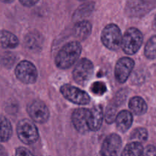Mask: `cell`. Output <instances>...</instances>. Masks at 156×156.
<instances>
[{
    "label": "cell",
    "instance_id": "6da1fadb",
    "mask_svg": "<svg viewBox=\"0 0 156 156\" xmlns=\"http://www.w3.org/2000/svg\"><path fill=\"white\" fill-rule=\"evenodd\" d=\"M82 52V46L79 41L67 43L61 48L55 60L56 65L60 69L71 67L79 59Z\"/></svg>",
    "mask_w": 156,
    "mask_h": 156
},
{
    "label": "cell",
    "instance_id": "7a4b0ae2",
    "mask_svg": "<svg viewBox=\"0 0 156 156\" xmlns=\"http://www.w3.org/2000/svg\"><path fill=\"white\" fill-rule=\"evenodd\" d=\"M143 42V35L142 32L136 28H130L126 31L122 38L121 47L125 53L133 55L140 50Z\"/></svg>",
    "mask_w": 156,
    "mask_h": 156
},
{
    "label": "cell",
    "instance_id": "3957f363",
    "mask_svg": "<svg viewBox=\"0 0 156 156\" xmlns=\"http://www.w3.org/2000/svg\"><path fill=\"white\" fill-rule=\"evenodd\" d=\"M122 34L120 28L114 24H109L101 32V41L107 48L117 50L121 47Z\"/></svg>",
    "mask_w": 156,
    "mask_h": 156
},
{
    "label": "cell",
    "instance_id": "277c9868",
    "mask_svg": "<svg viewBox=\"0 0 156 156\" xmlns=\"http://www.w3.org/2000/svg\"><path fill=\"white\" fill-rule=\"evenodd\" d=\"M17 134L23 143L34 144L39 138L37 128L32 121L27 119H21L17 125Z\"/></svg>",
    "mask_w": 156,
    "mask_h": 156
},
{
    "label": "cell",
    "instance_id": "5b68a950",
    "mask_svg": "<svg viewBox=\"0 0 156 156\" xmlns=\"http://www.w3.org/2000/svg\"><path fill=\"white\" fill-rule=\"evenodd\" d=\"M94 73V65L90 60L83 58L78 61L73 70V78L78 84L84 86L89 81Z\"/></svg>",
    "mask_w": 156,
    "mask_h": 156
},
{
    "label": "cell",
    "instance_id": "8992f818",
    "mask_svg": "<svg viewBox=\"0 0 156 156\" xmlns=\"http://www.w3.org/2000/svg\"><path fill=\"white\" fill-rule=\"evenodd\" d=\"M60 92L67 100L73 103L87 105L91 100L89 95L86 92L69 84L62 85L60 88Z\"/></svg>",
    "mask_w": 156,
    "mask_h": 156
},
{
    "label": "cell",
    "instance_id": "52a82bcc",
    "mask_svg": "<svg viewBox=\"0 0 156 156\" xmlns=\"http://www.w3.org/2000/svg\"><path fill=\"white\" fill-rule=\"evenodd\" d=\"M15 75L21 82L30 84L36 82L37 78V70L31 62L22 61L15 68Z\"/></svg>",
    "mask_w": 156,
    "mask_h": 156
},
{
    "label": "cell",
    "instance_id": "ba28073f",
    "mask_svg": "<svg viewBox=\"0 0 156 156\" xmlns=\"http://www.w3.org/2000/svg\"><path fill=\"white\" fill-rule=\"evenodd\" d=\"M27 113L32 119L37 123H44L50 117V111L45 103L34 100L27 106Z\"/></svg>",
    "mask_w": 156,
    "mask_h": 156
},
{
    "label": "cell",
    "instance_id": "9c48e42d",
    "mask_svg": "<svg viewBox=\"0 0 156 156\" xmlns=\"http://www.w3.org/2000/svg\"><path fill=\"white\" fill-rule=\"evenodd\" d=\"M122 145V140L117 134H111L102 144L99 156H118Z\"/></svg>",
    "mask_w": 156,
    "mask_h": 156
},
{
    "label": "cell",
    "instance_id": "30bf717a",
    "mask_svg": "<svg viewBox=\"0 0 156 156\" xmlns=\"http://www.w3.org/2000/svg\"><path fill=\"white\" fill-rule=\"evenodd\" d=\"M135 62L129 58H122L117 61L114 70L115 78L120 84L126 82L133 71Z\"/></svg>",
    "mask_w": 156,
    "mask_h": 156
},
{
    "label": "cell",
    "instance_id": "8fae6325",
    "mask_svg": "<svg viewBox=\"0 0 156 156\" xmlns=\"http://www.w3.org/2000/svg\"><path fill=\"white\" fill-rule=\"evenodd\" d=\"M90 110L85 108H79L74 110L72 115V122L77 131L81 133H85L89 130L88 119H89Z\"/></svg>",
    "mask_w": 156,
    "mask_h": 156
},
{
    "label": "cell",
    "instance_id": "7c38bea8",
    "mask_svg": "<svg viewBox=\"0 0 156 156\" xmlns=\"http://www.w3.org/2000/svg\"><path fill=\"white\" fill-rule=\"evenodd\" d=\"M44 44L42 35L37 31H33L27 34L24 38V45L30 51L37 52L41 50Z\"/></svg>",
    "mask_w": 156,
    "mask_h": 156
},
{
    "label": "cell",
    "instance_id": "4fadbf2b",
    "mask_svg": "<svg viewBox=\"0 0 156 156\" xmlns=\"http://www.w3.org/2000/svg\"><path fill=\"white\" fill-rule=\"evenodd\" d=\"M104 119L103 108L101 105L93 106L90 110L89 119H88V128L91 131H98L100 129Z\"/></svg>",
    "mask_w": 156,
    "mask_h": 156
},
{
    "label": "cell",
    "instance_id": "5bb4252c",
    "mask_svg": "<svg viewBox=\"0 0 156 156\" xmlns=\"http://www.w3.org/2000/svg\"><path fill=\"white\" fill-rule=\"evenodd\" d=\"M91 29L92 26L91 23L88 21L82 20L78 21L75 24L73 28V35L75 38H77L78 41H85L91 35Z\"/></svg>",
    "mask_w": 156,
    "mask_h": 156
},
{
    "label": "cell",
    "instance_id": "9a60e30c",
    "mask_svg": "<svg viewBox=\"0 0 156 156\" xmlns=\"http://www.w3.org/2000/svg\"><path fill=\"white\" fill-rule=\"evenodd\" d=\"M115 120L118 130L122 132H125L129 130L132 125L133 118L130 112L127 110H123L117 114Z\"/></svg>",
    "mask_w": 156,
    "mask_h": 156
},
{
    "label": "cell",
    "instance_id": "2e32d148",
    "mask_svg": "<svg viewBox=\"0 0 156 156\" xmlns=\"http://www.w3.org/2000/svg\"><path fill=\"white\" fill-rule=\"evenodd\" d=\"M18 44V38L14 34L8 31H0V47L3 48H15Z\"/></svg>",
    "mask_w": 156,
    "mask_h": 156
},
{
    "label": "cell",
    "instance_id": "e0dca14e",
    "mask_svg": "<svg viewBox=\"0 0 156 156\" xmlns=\"http://www.w3.org/2000/svg\"><path fill=\"white\" fill-rule=\"evenodd\" d=\"M129 107L131 111L137 116L145 114L148 110L146 101L140 96H134L131 98L129 102Z\"/></svg>",
    "mask_w": 156,
    "mask_h": 156
},
{
    "label": "cell",
    "instance_id": "ac0fdd59",
    "mask_svg": "<svg viewBox=\"0 0 156 156\" xmlns=\"http://www.w3.org/2000/svg\"><path fill=\"white\" fill-rule=\"evenodd\" d=\"M12 134V124L4 116H0V142H7Z\"/></svg>",
    "mask_w": 156,
    "mask_h": 156
},
{
    "label": "cell",
    "instance_id": "d6986e66",
    "mask_svg": "<svg viewBox=\"0 0 156 156\" xmlns=\"http://www.w3.org/2000/svg\"><path fill=\"white\" fill-rule=\"evenodd\" d=\"M143 145L138 142H132L126 145L120 156H142L143 152Z\"/></svg>",
    "mask_w": 156,
    "mask_h": 156
},
{
    "label": "cell",
    "instance_id": "ffe728a7",
    "mask_svg": "<svg viewBox=\"0 0 156 156\" xmlns=\"http://www.w3.org/2000/svg\"><path fill=\"white\" fill-rule=\"evenodd\" d=\"M94 7V4L93 2L83 4L75 12L74 15H73V19L77 21H82L84 18L88 16L92 12Z\"/></svg>",
    "mask_w": 156,
    "mask_h": 156
},
{
    "label": "cell",
    "instance_id": "44dd1931",
    "mask_svg": "<svg viewBox=\"0 0 156 156\" xmlns=\"http://www.w3.org/2000/svg\"><path fill=\"white\" fill-rule=\"evenodd\" d=\"M145 55L149 59L156 58V35L152 36L146 43L145 47Z\"/></svg>",
    "mask_w": 156,
    "mask_h": 156
},
{
    "label": "cell",
    "instance_id": "7402d4cb",
    "mask_svg": "<svg viewBox=\"0 0 156 156\" xmlns=\"http://www.w3.org/2000/svg\"><path fill=\"white\" fill-rule=\"evenodd\" d=\"M148 139V132L145 128H137L133 131L130 136V139L133 140L134 142H138L142 143L147 140Z\"/></svg>",
    "mask_w": 156,
    "mask_h": 156
},
{
    "label": "cell",
    "instance_id": "603a6c76",
    "mask_svg": "<svg viewBox=\"0 0 156 156\" xmlns=\"http://www.w3.org/2000/svg\"><path fill=\"white\" fill-rule=\"evenodd\" d=\"M117 106L114 102H111L108 106L105 113V119L108 123H112L115 121L117 116Z\"/></svg>",
    "mask_w": 156,
    "mask_h": 156
},
{
    "label": "cell",
    "instance_id": "cb8c5ba5",
    "mask_svg": "<svg viewBox=\"0 0 156 156\" xmlns=\"http://www.w3.org/2000/svg\"><path fill=\"white\" fill-rule=\"evenodd\" d=\"M91 91L94 94L101 96L107 92V87L102 82H94L91 86Z\"/></svg>",
    "mask_w": 156,
    "mask_h": 156
},
{
    "label": "cell",
    "instance_id": "d4e9b609",
    "mask_svg": "<svg viewBox=\"0 0 156 156\" xmlns=\"http://www.w3.org/2000/svg\"><path fill=\"white\" fill-rule=\"evenodd\" d=\"M2 58V63L5 67H12L15 62V56L12 54V53H6Z\"/></svg>",
    "mask_w": 156,
    "mask_h": 156
},
{
    "label": "cell",
    "instance_id": "484cf974",
    "mask_svg": "<svg viewBox=\"0 0 156 156\" xmlns=\"http://www.w3.org/2000/svg\"><path fill=\"white\" fill-rule=\"evenodd\" d=\"M15 156H34L33 153L25 147H18L15 150Z\"/></svg>",
    "mask_w": 156,
    "mask_h": 156
},
{
    "label": "cell",
    "instance_id": "4316f807",
    "mask_svg": "<svg viewBox=\"0 0 156 156\" xmlns=\"http://www.w3.org/2000/svg\"><path fill=\"white\" fill-rule=\"evenodd\" d=\"M142 156H156V148L154 145H148L143 150Z\"/></svg>",
    "mask_w": 156,
    "mask_h": 156
},
{
    "label": "cell",
    "instance_id": "83f0119b",
    "mask_svg": "<svg viewBox=\"0 0 156 156\" xmlns=\"http://www.w3.org/2000/svg\"><path fill=\"white\" fill-rule=\"evenodd\" d=\"M20 2L24 6L27 7H31L39 2V0H19Z\"/></svg>",
    "mask_w": 156,
    "mask_h": 156
},
{
    "label": "cell",
    "instance_id": "f1b7e54d",
    "mask_svg": "<svg viewBox=\"0 0 156 156\" xmlns=\"http://www.w3.org/2000/svg\"><path fill=\"white\" fill-rule=\"evenodd\" d=\"M0 156H8L5 149L4 147L1 145H0Z\"/></svg>",
    "mask_w": 156,
    "mask_h": 156
},
{
    "label": "cell",
    "instance_id": "f546056e",
    "mask_svg": "<svg viewBox=\"0 0 156 156\" xmlns=\"http://www.w3.org/2000/svg\"><path fill=\"white\" fill-rule=\"evenodd\" d=\"M0 1L2 2H4V3H11V2H12L14 0H0Z\"/></svg>",
    "mask_w": 156,
    "mask_h": 156
},
{
    "label": "cell",
    "instance_id": "4dcf8cb0",
    "mask_svg": "<svg viewBox=\"0 0 156 156\" xmlns=\"http://www.w3.org/2000/svg\"><path fill=\"white\" fill-rule=\"evenodd\" d=\"M153 26H154V28H155V30H156V15H155V18H154V21H153Z\"/></svg>",
    "mask_w": 156,
    "mask_h": 156
},
{
    "label": "cell",
    "instance_id": "1f68e13d",
    "mask_svg": "<svg viewBox=\"0 0 156 156\" xmlns=\"http://www.w3.org/2000/svg\"><path fill=\"white\" fill-rule=\"evenodd\" d=\"M79 1H85V0H79Z\"/></svg>",
    "mask_w": 156,
    "mask_h": 156
}]
</instances>
